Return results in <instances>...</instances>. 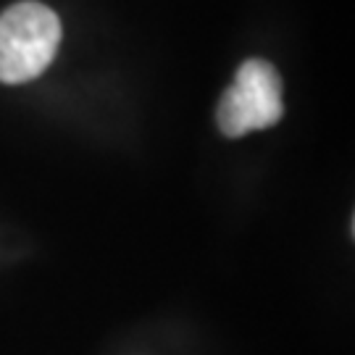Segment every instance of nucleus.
<instances>
[{
    "mask_svg": "<svg viewBox=\"0 0 355 355\" xmlns=\"http://www.w3.org/2000/svg\"><path fill=\"white\" fill-rule=\"evenodd\" d=\"M284 114L282 79L277 69L263 58H250L237 69L216 108L218 129L227 137H242L253 129L274 127Z\"/></svg>",
    "mask_w": 355,
    "mask_h": 355,
    "instance_id": "f03ea898",
    "label": "nucleus"
},
{
    "mask_svg": "<svg viewBox=\"0 0 355 355\" xmlns=\"http://www.w3.org/2000/svg\"><path fill=\"white\" fill-rule=\"evenodd\" d=\"M61 21L37 0H21L0 13V82L21 85L40 76L55 58Z\"/></svg>",
    "mask_w": 355,
    "mask_h": 355,
    "instance_id": "f257e3e1",
    "label": "nucleus"
}]
</instances>
